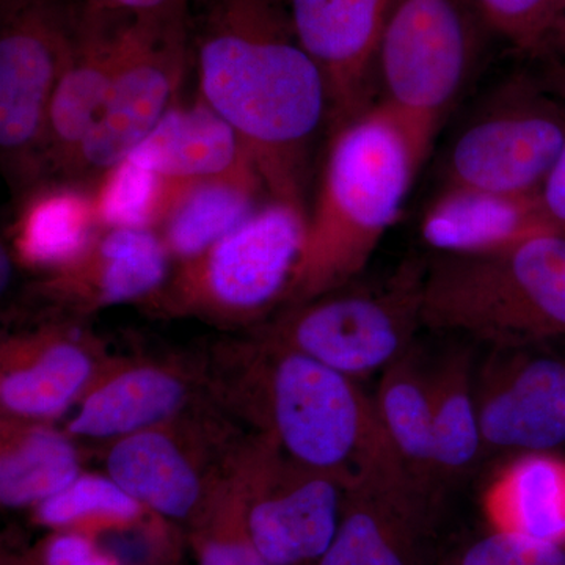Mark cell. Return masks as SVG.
<instances>
[{"label": "cell", "mask_w": 565, "mask_h": 565, "mask_svg": "<svg viewBox=\"0 0 565 565\" xmlns=\"http://www.w3.org/2000/svg\"><path fill=\"white\" fill-rule=\"evenodd\" d=\"M93 193L54 184L33 193L11 233L14 262L50 273L73 262L102 233Z\"/></svg>", "instance_id": "484cf974"}, {"label": "cell", "mask_w": 565, "mask_h": 565, "mask_svg": "<svg viewBox=\"0 0 565 565\" xmlns=\"http://www.w3.org/2000/svg\"><path fill=\"white\" fill-rule=\"evenodd\" d=\"M429 381L438 484L444 489L470 473L484 456L471 353H449Z\"/></svg>", "instance_id": "4316f807"}, {"label": "cell", "mask_w": 565, "mask_h": 565, "mask_svg": "<svg viewBox=\"0 0 565 565\" xmlns=\"http://www.w3.org/2000/svg\"><path fill=\"white\" fill-rule=\"evenodd\" d=\"M423 327L489 348L565 337V234L490 255H438L424 264Z\"/></svg>", "instance_id": "277c9868"}, {"label": "cell", "mask_w": 565, "mask_h": 565, "mask_svg": "<svg viewBox=\"0 0 565 565\" xmlns=\"http://www.w3.org/2000/svg\"><path fill=\"white\" fill-rule=\"evenodd\" d=\"M475 397L484 456L565 448V359L546 343L489 348Z\"/></svg>", "instance_id": "4fadbf2b"}, {"label": "cell", "mask_w": 565, "mask_h": 565, "mask_svg": "<svg viewBox=\"0 0 565 565\" xmlns=\"http://www.w3.org/2000/svg\"><path fill=\"white\" fill-rule=\"evenodd\" d=\"M107 356L102 341L66 319L9 334L0 344L2 416L54 424L73 411Z\"/></svg>", "instance_id": "9a60e30c"}, {"label": "cell", "mask_w": 565, "mask_h": 565, "mask_svg": "<svg viewBox=\"0 0 565 565\" xmlns=\"http://www.w3.org/2000/svg\"><path fill=\"white\" fill-rule=\"evenodd\" d=\"M170 258L152 230H103L73 262L44 273L33 296L54 313L88 316L122 303H147L170 277Z\"/></svg>", "instance_id": "2e32d148"}, {"label": "cell", "mask_w": 565, "mask_h": 565, "mask_svg": "<svg viewBox=\"0 0 565 565\" xmlns=\"http://www.w3.org/2000/svg\"><path fill=\"white\" fill-rule=\"evenodd\" d=\"M237 452L217 492L192 525L196 565H270L248 531Z\"/></svg>", "instance_id": "f546056e"}, {"label": "cell", "mask_w": 565, "mask_h": 565, "mask_svg": "<svg viewBox=\"0 0 565 565\" xmlns=\"http://www.w3.org/2000/svg\"><path fill=\"white\" fill-rule=\"evenodd\" d=\"M243 440L207 399L178 418L104 445V468L152 514L193 525Z\"/></svg>", "instance_id": "ba28073f"}, {"label": "cell", "mask_w": 565, "mask_h": 565, "mask_svg": "<svg viewBox=\"0 0 565 565\" xmlns=\"http://www.w3.org/2000/svg\"><path fill=\"white\" fill-rule=\"evenodd\" d=\"M565 143V111L534 87L512 81L457 134L445 188L535 193Z\"/></svg>", "instance_id": "7c38bea8"}, {"label": "cell", "mask_w": 565, "mask_h": 565, "mask_svg": "<svg viewBox=\"0 0 565 565\" xmlns=\"http://www.w3.org/2000/svg\"><path fill=\"white\" fill-rule=\"evenodd\" d=\"M490 33L476 0H393L375 50V103L403 125L423 162Z\"/></svg>", "instance_id": "5b68a950"}, {"label": "cell", "mask_w": 565, "mask_h": 565, "mask_svg": "<svg viewBox=\"0 0 565 565\" xmlns=\"http://www.w3.org/2000/svg\"><path fill=\"white\" fill-rule=\"evenodd\" d=\"M555 79L557 87H559V90L563 92L565 96V68H559V66H557L555 71Z\"/></svg>", "instance_id": "8d00e7d4"}, {"label": "cell", "mask_w": 565, "mask_h": 565, "mask_svg": "<svg viewBox=\"0 0 565 565\" xmlns=\"http://www.w3.org/2000/svg\"><path fill=\"white\" fill-rule=\"evenodd\" d=\"M482 509L492 530L565 546V457H512L487 487Z\"/></svg>", "instance_id": "7402d4cb"}, {"label": "cell", "mask_w": 565, "mask_h": 565, "mask_svg": "<svg viewBox=\"0 0 565 565\" xmlns=\"http://www.w3.org/2000/svg\"><path fill=\"white\" fill-rule=\"evenodd\" d=\"M305 233L307 212L270 199L207 250L177 264L145 305L156 316L250 330L285 303Z\"/></svg>", "instance_id": "8992f818"}, {"label": "cell", "mask_w": 565, "mask_h": 565, "mask_svg": "<svg viewBox=\"0 0 565 565\" xmlns=\"http://www.w3.org/2000/svg\"><path fill=\"white\" fill-rule=\"evenodd\" d=\"M542 54L552 55L557 66L565 68V0H557Z\"/></svg>", "instance_id": "d590c367"}, {"label": "cell", "mask_w": 565, "mask_h": 565, "mask_svg": "<svg viewBox=\"0 0 565 565\" xmlns=\"http://www.w3.org/2000/svg\"><path fill=\"white\" fill-rule=\"evenodd\" d=\"M128 159L173 181L210 180L253 162L236 131L202 98L174 103Z\"/></svg>", "instance_id": "44dd1931"}, {"label": "cell", "mask_w": 565, "mask_h": 565, "mask_svg": "<svg viewBox=\"0 0 565 565\" xmlns=\"http://www.w3.org/2000/svg\"><path fill=\"white\" fill-rule=\"evenodd\" d=\"M88 6L121 14V17H152L189 9L191 0H85Z\"/></svg>", "instance_id": "e575fe53"}, {"label": "cell", "mask_w": 565, "mask_h": 565, "mask_svg": "<svg viewBox=\"0 0 565 565\" xmlns=\"http://www.w3.org/2000/svg\"><path fill=\"white\" fill-rule=\"evenodd\" d=\"M84 473L79 446L51 423L0 419V503L36 508Z\"/></svg>", "instance_id": "cb8c5ba5"}, {"label": "cell", "mask_w": 565, "mask_h": 565, "mask_svg": "<svg viewBox=\"0 0 565 565\" xmlns=\"http://www.w3.org/2000/svg\"><path fill=\"white\" fill-rule=\"evenodd\" d=\"M81 0H0V150L20 177L40 172L52 96Z\"/></svg>", "instance_id": "30bf717a"}, {"label": "cell", "mask_w": 565, "mask_h": 565, "mask_svg": "<svg viewBox=\"0 0 565 565\" xmlns=\"http://www.w3.org/2000/svg\"><path fill=\"white\" fill-rule=\"evenodd\" d=\"M245 519L270 565H318L332 545L348 486L292 462L263 435L244 437L237 452Z\"/></svg>", "instance_id": "8fae6325"}, {"label": "cell", "mask_w": 565, "mask_h": 565, "mask_svg": "<svg viewBox=\"0 0 565 565\" xmlns=\"http://www.w3.org/2000/svg\"><path fill=\"white\" fill-rule=\"evenodd\" d=\"M423 163L403 125L381 104L330 132L302 256L282 307L363 274L399 218Z\"/></svg>", "instance_id": "3957f363"}, {"label": "cell", "mask_w": 565, "mask_h": 565, "mask_svg": "<svg viewBox=\"0 0 565 565\" xmlns=\"http://www.w3.org/2000/svg\"><path fill=\"white\" fill-rule=\"evenodd\" d=\"M424 264L411 259L384 281H352L282 307L250 330L355 381L382 374L414 349L423 327Z\"/></svg>", "instance_id": "52a82bcc"}, {"label": "cell", "mask_w": 565, "mask_h": 565, "mask_svg": "<svg viewBox=\"0 0 565 565\" xmlns=\"http://www.w3.org/2000/svg\"><path fill=\"white\" fill-rule=\"evenodd\" d=\"M437 505L403 470L367 476L345 492L337 535L318 565H433Z\"/></svg>", "instance_id": "ac0fdd59"}, {"label": "cell", "mask_w": 565, "mask_h": 565, "mask_svg": "<svg viewBox=\"0 0 565 565\" xmlns=\"http://www.w3.org/2000/svg\"><path fill=\"white\" fill-rule=\"evenodd\" d=\"M493 35L525 54L541 55L557 0H476Z\"/></svg>", "instance_id": "1f68e13d"}, {"label": "cell", "mask_w": 565, "mask_h": 565, "mask_svg": "<svg viewBox=\"0 0 565 565\" xmlns=\"http://www.w3.org/2000/svg\"><path fill=\"white\" fill-rule=\"evenodd\" d=\"M36 565H120L98 539L76 531H54L40 546Z\"/></svg>", "instance_id": "d6a6232c"}, {"label": "cell", "mask_w": 565, "mask_h": 565, "mask_svg": "<svg viewBox=\"0 0 565 565\" xmlns=\"http://www.w3.org/2000/svg\"><path fill=\"white\" fill-rule=\"evenodd\" d=\"M557 233L537 195L444 188L424 212L422 237L438 255H490Z\"/></svg>", "instance_id": "ffe728a7"}, {"label": "cell", "mask_w": 565, "mask_h": 565, "mask_svg": "<svg viewBox=\"0 0 565 565\" xmlns=\"http://www.w3.org/2000/svg\"><path fill=\"white\" fill-rule=\"evenodd\" d=\"M264 195L269 193L253 162L223 177L182 182L158 230L172 262H188L218 243L264 204Z\"/></svg>", "instance_id": "603a6c76"}, {"label": "cell", "mask_w": 565, "mask_h": 565, "mask_svg": "<svg viewBox=\"0 0 565 565\" xmlns=\"http://www.w3.org/2000/svg\"><path fill=\"white\" fill-rule=\"evenodd\" d=\"M191 55V7L126 18L109 93L68 177L102 178L128 158L177 103Z\"/></svg>", "instance_id": "9c48e42d"}, {"label": "cell", "mask_w": 565, "mask_h": 565, "mask_svg": "<svg viewBox=\"0 0 565 565\" xmlns=\"http://www.w3.org/2000/svg\"><path fill=\"white\" fill-rule=\"evenodd\" d=\"M433 565H565V546L541 544L489 527L449 550Z\"/></svg>", "instance_id": "4dcf8cb0"}, {"label": "cell", "mask_w": 565, "mask_h": 565, "mask_svg": "<svg viewBox=\"0 0 565 565\" xmlns=\"http://www.w3.org/2000/svg\"><path fill=\"white\" fill-rule=\"evenodd\" d=\"M206 366L212 403L292 462L332 475L348 489L403 470L374 397L355 379L253 330L218 344Z\"/></svg>", "instance_id": "7a4b0ae2"}, {"label": "cell", "mask_w": 565, "mask_h": 565, "mask_svg": "<svg viewBox=\"0 0 565 565\" xmlns=\"http://www.w3.org/2000/svg\"><path fill=\"white\" fill-rule=\"evenodd\" d=\"M535 195L550 225L565 234V143Z\"/></svg>", "instance_id": "836d02e7"}, {"label": "cell", "mask_w": 565, "mask_h": 565, "mask_svg": "<svg viewBox=\"0 0 565 565\" xmlns=\"http://www.w3.org/2000/svg\"><path fill=\"white\" fill-rule=\"evenodd\" d=\"M297 40L321 70L330 132L375 104L374 57L393 0H285Z\"/></svg>", "instance_id": "e0dca14e"}, {"label": "cell", "mask_w": 565, "mask_h": 565, "mask_svg": "<svg viewBox=\"0 0 565 565\" xmlns=\"http://www.w3.org/2000/svg\"><path fill=\"white\" fill-rule=\"evenodd\" d=\"M151 511L109 475L82 473L62 492L33 508V519L52 531H76L98 539L147 525ZM161 519V516H159Z\"/></svg>", "instance_id": "83f0119b"}, {"label": "cell", "mask_w": 565, "mask_h": 565, "mask_svg": "<svg viewBox=\"0 0 565 565\" xmlns=\"http://www.w3.org/2000/svg\"><path fill=\"white\" fill-rule=\"evenodd\" d=\"M373 397L404 473L423 492L438 500L441 487L435 456L430 381L416 359L415 349L386 367Z\"/></svg>", "instance_id": "d4e9b609"}, {"label": "cell", "mask_w": 565, "mask_h": 565, "mask_svg": "<svg viewBox=\"0 0 565 565\" xmlns=\"http://www.w3.org/2000/svg\"><path fill=\"white\" fill-rule=\"evenodd\" d=\"M211 399L206 359L107 356L63 424L76 441H102L150 429Z\"/></svg>", "instance_id": "5bb4252c"}, {"label": "cell", "mask_w": 565, "mask_h": 565, "mask_svg": "<svg viewBox=\"0 0 565 565\" xmlns=\"http://www.w3.org/2000/svg\"><path fill=\"white\" fill-rule=\"evenodd\" d=\"M191 40L200 98L239 136L270 199L308 214V163L329 93L285 0H191Z\"/></svg>", "instance_id": "6da1fadb"}, {"label": "cell", "mask_w": 565, "mask_h": 565, "mask_svg": "<svg viewBox=\"0 0 565 565\" xmlns=\"http://www.w3.org/2000/svg\"><path fill=\"white\" fill-rule=\"evenodd\" d=\"M559 68H563V66H559Z\"/></svg>", "instance_id": "74e56055"}, {"label": "cell", "mask_w": 565, "mask_h": 565, "mask_svg": "<svg viewBox=\"0 0 565 565\" xmlns=\"http://www.w3.org/2000/svg\"><path fill=\"white\" fill-rule=\"evenodd\" d=\"M182 182L167 180L131 159H122L103 173L93 192L99 226L158 232Z\"/></svg>", "instance_id": "f1b7e54d"}, {"label": "cell", "mask_w": 565, "mask_h": 565, "mask_svg": "<svg viewBox=\"0 0 565 565\" xmlns=\"http://www.w3.org/2000/svg\"><path fill=\"white\" fill-rule=\"evenodd\" d=\"M126 18L81 0L76 32L52 96L40 170L68 174L109 93Z\"/></svg>", "instance_id": "d6986e66"}]
</instances>
